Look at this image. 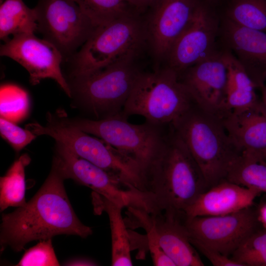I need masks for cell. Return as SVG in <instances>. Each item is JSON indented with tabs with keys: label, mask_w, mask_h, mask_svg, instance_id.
<instances>
[{
	"label": "cell",
	"mask_w": 266,
	"mask_h": 266,
	"mask_svg": "<svg viewBox=\"0 0 266 266\" xmlns=\"http://www.w3.org/2000/svg\"><path fill=\"white\" fill-rule=\"evenodd\" d=\"M66 179L58 157L54 156L50 173L41 187L25 205L1 215L0 250L22 251L29 242L71 234L86 238L92 228L78 219L68 198Z\"/></svg>",
	"instance_id": "1"
},
{
	"label": "cell",
	"mask_w": 266,
	"mask_h": 266,
	"mask_svg": "<svg viewBox=\"0 0 266 266\" xmlns=\"http://www.w3.org/2000/svg\"><path fill=\"white\" fill-rule=\"evenodd\" d=\"M145 192L155 208L185 212L209 189L203 175L171 125L143 170Z\"/></svg>",
	"instance_id": "2"
},
{
	"label": "cell",
	"mask_w": 266,
	"mask_h": 266,
	"mask_svg": "<svg viewBox=\"0 0 266 266\" xmlns=\"http://www.w3.org/2000/svg\"><path fill=\"white\" fill-rule=\"evenodd\" d=\"M200 169L208 188L225 180L240 154L220 120L195 102L172 124Z\"/></svg>",
	"instance_id": "3"
},
{
	"label": "cell",
	"mask_w": 266,
	"mask_h": 266,
	"mask_svg": "<svg viewBox=\"0 0 266 266\" xmlns=\"http://www.w3.org/2000/svg\"><path fill=\"white\" fill-rule=\"evenodd\" d=\"M178 74L169 67L138 75L122 111L160 126L172 124L194 103Z\"/></svg>",
	"instance_id": "4"
},
{
	"label": "cell",
	"mask_w": 266,
	"mask_h": 266,
	"mask_svg": "<svg viewBox=\"0 0 266 266\" xmlns=\"http://www.w3.org/2000/svg\"><path fill=\"white\" fill-rule=\"evenodd\" d=\"M146 40L145 22L137 12L97 27L80 49L69 58L71 77L136 56Z\"/></svg>",
	"instance_id": "5"
},
{
	"label": "cell",
	"mask_w": 266,
	"mask_h": 266,
	"mask_svg": "<svg viewBox=\"0 0 266 266\" xmlns=\"http://www.w3.org/2000/svg\"><path fill=\"white\" fill-rule=\"evenodd\" d=\"M136 56L115 62L94 72L72 77L69 85L83 104L101 119L122 112L141 72L134 63Z\"/></svg>",
	"instance_id": "6"
},
{
	"label": "cell",
	"mask_w": 266,
	"mask_h": 266,
	"mask_svg": "<svg viewBox=\"0 0 266 266\" xmlns=\"http://www.w3.org/2000/svg\"><path fill=\"white\" fill-rule=\"evenodd\" d=\"M49 135L58 144L128 186L144 191L142 169L139 164L102 139L90 135L65 120L55 122L49 129Z\"/></svg>",
	"instance_id": "7"
},
{
	"label": "cell",
	"mask_w": 266,
	"mask_h": 266,
	"mask_svg": "<svg viewBox=\"0 0 266 266\" xmlns=\"http://www.w3.org/2000/svg\"><path fill=\"white\" fill-rule=\"evenodd\" d=\"M127 118L122 112L98 120H67L73 126L102 139L135 160L143 171L161 146L166 126L146 122L134 124Z\"/></svg>",
	"instance_id": "8"
},
{
	"label": "cell",
	"mask_w": 266,
	"mask_h": 266,
	"mask_svg": "<svg viewBox=\"0 0 266 266\" xmlns=\"http://www.w3.org/2000/svg\"><path fill=\"white\" fill-rule=\"evenodd\" d=\"M129 210L136 225L145 230L148 247L159 245L176 266H204L190 241L184 212L133 207Z\"/></svg>",
	"instance_id": "9"
},
{
	"label": "cell",
	"mask_w": 266,
	"mask_h": 266,
	"mask_svg": "<svg viewBox=\"0 0 266 266\" xmlns=\"http://www.w3.org/2000/svg\"><path fill=\"white\" fill-rule=\"evenodd\" d=\"M38 31L69 59L95 28L73 0H38L34 7Z\"/></svg>",
	"instance_id": "10"
},
{
	"label": "cell",
	"mask_w": 266,
	"mask_h": 266,
	"mask_svg": "<svg viewBox=\"0 0 266 266\" xmlns=\"http://www.w3.org/2000/svg\"><path fill=\"white\" fill-rule=\"evenodd\" d=\"M189 240L229 257L250 236L260 230L258 211L252 206L223 215L186 217Z\"/></svg>",
	"instance_id": "11"
},
{
	"label": "cell",
	"mask_w": 266,
	"mask_h": 266,
	"mask_svg": "<svg viewBox=\"0 0 266 266\" xmlns=\"http://www.w3.org/2000/svg\"><path fill=\"white\" fill-rule=\"evenodd\" d=\"M56 151L66 179L90 188L123 208L148 207L149 197L146 192L131 188L62 145L57 144Z\"/></svg>",
	"instance_id": "12"
},
{
	"label": "cell",
	"mask_w": 266,
	"mask_h": 266,
	"mask_svg": "<svg viewBox=\"0 0 266 266\" xmlns=\"http://www.w3.org/2000/svg\"><path fill=\"white\" fill-rule=\"evenodd\" d=\"M220 17L204 0L194 18L171 47L166 67L179 75L218 48Z\"/></svg>",
	"instance_id": "13"
},
{
	"label": "cell",
	"mask_w": 266,
	"mask_h": 266,
	"mask_svg": "<svg viewBox=\"0 0 266 266\" xmlns=\"http://www.w3.org/2000/svg\"><path fill=\"white\" fill-rule=\"evenodd\" d=\"M0 54L23 66L28 71L32 85L38 84L42 79L51 78L68 96L72 97L69 84L61 70L63 56L50 41L39 38L34 33L15 35L1 46Z\"/></svg>",
	"instance_id": "14"
},
{
	"label": "cell",
	"mask_w": 266,
	"mask_h": 266,
	"mask_svg": "<svg viewBox=\"0 0 266 266\" xmlns=\"http://www.w3.org/2000/svg\"><path fill=\"white\" fill-rule=\"evenodd\" d=\"M179 77L194 101L221 121L226 108L228 70L219 44L210 55L189 67Z\"/></svg>",
	"instance_id": "15"
},
{
	"label": "cell",
	"mask_w": 266,
	"mask_h": 266,
	"mask_svg": "<svg viewBox=\"0 0 266 266\" xmlns=\"http://www.w3.org/2000/svg\"><path fill=\"white\" fill-rule=\"evenodd\" d=\"M203 1H154L145 22L147 40L156 59H166L172 44L191 22Z\"/></svg>",
	"instance_id": "16"
},
{
	"label": "cell",
	"mask_w": 266,
	"mask_h": 266,
	"mask_svg": "<svg viewBox=\"0 0 266 266\" xmlns=\"http://www.w3.org/2000/svg\"><path fill=\"white\" fill-rule=\"evenodd\" d=\"M218 42L235 56L257 88L265 85L266 32L242 27L220 17Z\"/></svg>",
	"instance_id": "17"
},
{
	"label": "cell",
	"mask_w": 266,
	"mask_h": 266,
	"mask_svg": "<svg viewBox=\"0 0 266 266\" xmlns=\"http://www.w3.org/2000/svg\"><path fill=\"white\" fill-rule=\"evenodd\" d=\"M260 193L225 180L200 194L184 212L188 218L231 214L252 206Z\"/></svg>",
	"instance_id": "18"
},
{
	"label": "cell",
	"mask_w": 266,
	"mask_h": 266,
	"mask_svg": "<svg viewBox=\"0 0 266 266\" xmlns=\"http://www.w3.org/2000/svg\"><path fill=\"white\" fill-rule=\"evenodd\" d=\"M221 122L240 152H253L265 159L266 109L261 101L256 105L230 111Z\"/></svg>",
	"instance_id": "19"
},
{
	"label": "cell",
	"mask_w": 266,
	"mask_h": 266,
	"mask_svg": "<svg viewBox=\"0 0 266 266\" xmlns=\"http://www.w3.org/2000/svg\"><path fill=\"white\" fill-rule=\"evenodd\" d=\"M92 198L94 212L98 214L105 212L108 216L111 234V265L132 266L129 231L122 215L123 208L94 192Z\"/></svg>",
	"instance_id": "20"
},
{
	"label": "cell",
	"mask_w": 266,
	"mask_h": 266,
	"mask_svg": "<svg viewBox=\"0 0 266 266\" xmlns=\"http://www.w3.org/2000/svg\"><path fill=\"white\" fill-rule=\"evenodd\" d=\"M228 70L226 108L231 111L250 107L259 104L257 88L235 56L220 46Z\"/></svg>",
	"instance_id": "21"
},
{
	"label": "cell",
	"mask_w": 266,
	"mask_h": 266,
	"mask_svg": "<svg viewBox=\"0 0 266 266\" xmlns=\"http://www.w3.org/2000/svg\"><path fill=\"white\" fill-rule=\"evenodd\" d=\"M38 31L34 8L29 7L23 0H4L0 6V38L9 36L34 33Z\"/></svg>",
	"instance_id": "22"
},
{
	"label": "cell",
	"mask_w": 266,
	"mask_h": 266,
	"mask_svg": "<svg viewBox=\"0 0 266 266\" xmlns=\"http://www.w3.org/2000/svg\"><path fill=\"white\" fill-rule=\"evenodd\" d=\"M226 180L266 193V159L253 152H241L232 163Z\"/></svg>",
	"instance_id": "23"
},
{
	"label": "cell",
	"mask_w": 266,
	"mask_h": 266,
	"mask_svg": "<svg viewBox=\"0 0 266 266\" xmlns=\"http://www.w3.org/2000/svg\"><path fill=\"white\" fill-rule=\"evenodd\" d=\"M31 159L27 154L14 162L5 174L0 178V210L21 207L26 203L25 167Z\"/></svg>",
	"instance_id": "24"
},
{
	"label": "cell",
	"mask_w": 266,
	"mask_h": 266,
	"mask_svg": "<svg viewBox=\"0 0 266 266\" xmlns=\"http://www.w3.org/2000/svg\"><path fill=\"white\" fill-rule=\"evenodd\" d=\"M225 1L221 18L247 28L266 32V0H221Z\"/></svg>",
	"instance_id": "25"
},
{
	"label": "cell",
	"mask_w": 266,
	"mask_h": 266,
	"mask_svg": "<svg viewBox=\"0 0 266 266\" xmlns=\"http://www.w3.org/2000/svg\"><path fill=\"white\" fill-rule=\"evenodd\" d=\"M73 0L96 27L105 25L127 14L137 12L127 0Z\"/></svg>",
	"instance_id": "26"
},
{
	"label": "cell",
	"mask_w": 266,
	"mask_h": 266,
	"mask_svg": "<svg viewBox=\"0 0 266 266\" xmlns=\"http://www.w3.org/2000/svg\"><path fill=\"white\" fill-rule=\"evenodd\" d=\"M0 117L14 123L23 119L28 113L30 107L26 92L19 87L5 84L0 90Z\"/></svg>",
	"instance_id": "27"
},
{
	"label": "cell",
	"mask_w": 266,
	"mask_h": 266,
	"mask_svg": "<svg viewBox=\"0 0 266 266\" xmlns=\"http://www.w3.org/2000/svg\"><path fill=\"white\" fill-rule=\"evenodd\" d=\"M16 266H60L52 245L51 238L39 240L35 245L27 250Z\"/></svg>",
	"instance_id": "28"
},
{
	"label": "cell",
	"mask_w": 266,
	"mask_h": 266,
	"mask_svg": "<svg viewBox=\"0 0 266 266\" xmlns=\"http://www.w3.org/2000/svg\"><path fill=\"white\" fill-rule=\"evenodd\" d=\"M0 133L17 152L30 143L37 136L27 129L17 126L14 122L4 118H0Z\"/></svg>",
	"instance_id": "29"
},
{
	"label": "cell",
	"mask_w": 266,
	"mask_h": 266,
	"mask_svg": "<svg viewBox=\"0 0 266 266\" xmlns=\"http://www.w3.org/2000/svg\"><path fill=\"white\" fill-rule=\"evenodd\" d=\"M265 251H266V230H260L240 245L232 255V259L242 264L241 262L244 259Z\"/></svg>",
	"instance_id": "30"
},
{
	"label": "cell",
	"mask_w": 266,
	"mask_h": 266,
	"mask_svg": "<svg viewBox=\"0 0 266 266\" xmlns=\"http://www.w3.org/2000/svg\"><path fill=\"white\" fill-rule=\"evenodd\" d=\"M193 246L204 255L215 266H244L241 263L233 260L201 243L194 240H190Z\"/></svg>",
	"instance_id": "31"
},
{
	"label": "cell",
	"mask_w": 266,
	"mask_h": 266,
	"mask_svg": "<svg viewBox=\"0 0 266 266\" xmlns=\"http://www.w3.org/2000/svg\"><path fill=\"white\" fill-rule=\"evenodd\" d=\"M241 263L244 266H266V251L248 257Z\"/></svg>",
	"instance_id": "32"
},
{
	"label": "cell",
	"mask_w": 266,
	"mask_h": 266,
	"mask_svg": "<svg viewBox=\"0 0 266 266\" xmlns=\"http://www.w3.org/2000/svg\"><path fill=\"white\" fill-rule=\"evenodd\" d=\"M155 0H129V3L135 11L140 14L147 9Z\"/></svg>",
	"instance_id": "33"
},
{
	"label": "cell",
	"mask_w": 266,
	"mask_h": 266,
	"mask_svg": "<svg viewBox=\"0 0 266 266\" xmlns=\"http://www.w3.org/2000/svg\"><path fill=\"white\" fill-rule=\"evenodd\" d=\"M257 211L259 221L266 230V202L261 205Z\"/></svg>",
	"instance_id": "34"
},
{
	"label": "cell",
	"mask_w": 266,
	"mask_h": 266,
	"mask_svg": "<svg viewBox=\"0 0 266 266\" xmlns=\"http://www.w3.org/2000/svg\"><path fill=\"white\" fill-rule=\"evenodd\" d=\"M66 266H96L94 261L87 259H77L72 260L66 263Z\"/></svg>",
	"instance_id": "35"
},
{
	"label": "cell",
	"mask_w": 266,
	"mask_h": 266,
	"mask_svg": "<svg viewBox=\"0 0 266 266\" xmlns=\"http://www.w3.org/2000/svg\"><path fill=\"white\" fill-rule=\"evenodd\" d=\"M262 93V100L261 101L266 109V86L265 85L261 87L260 88Z\"/></svg>",
	"instance_id": "36"
},
{
	"label": "cell",
	"mask_w": 266,
	"mask_h": 266,
	"mask_svg": "<svg viewBox=\"0 0 266 266\" xmlns=\"http://www.w3.org/2000/svg\"><path fill=\"white\" fill-rule=\"evenodd\" d=\"M207 4L210 6L214 7L221 0H204Z\"/></svg>",
	"instance_id": "37"
},
{
	"label": "cell",
	"mask_w": 266,
	"mask_h": 266,
	"mask_svg": "<svg viewBox=\"0 0 266 266\" xmlns=\"http://www.w3.org/2000/svg\"><path fill=\"white\" fill-rule=\"evenodd\" d=\"M265 159H266V155H265Z\"/></svg>",
	"instance_id": "38"
}]
</instances>
